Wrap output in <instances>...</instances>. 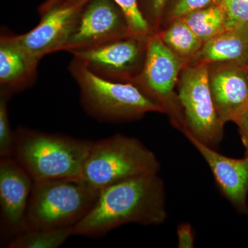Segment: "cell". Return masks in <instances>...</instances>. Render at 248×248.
Wrapping results in <instances>:
<instances>
[{"label":"cell","mask_w":248,"mask_h":248,"mask_svg":"<svg viewBox=\"0 0 248 248\" xmlns=\"http://www.w3.org/2000/svg\"><path fill=\"white\" fill-rule=\"evenodd\" d=\"M166 218L164 182L155 173L99 190L92 208L73 230L74 235L97 237L128 223L159 226Z\"/></svg>","instance_id":"1"},{"label":"cell","mask_w":248,"mask_h":248,"mask_svg":"<svg viewBox=\"0 0 248 248\" xmlns=\"http://www.w3.org/2000/svg\"><path fill=\"white\" fill-rule=\"evenodd\" d=\"M14 157L34 182L79 179L93 141L27 127L14 131Z\"/></svg>","instance_id":"2"},{"label":"cell","mask_w":248,"mask_h":248,"mask_svg":"<svg viewBox=\"0 0 248 248\" xmlns=\"http://www.w3.org/2000/svg\"><path fill=\"white\" fill-rule=\"evenodd\" d=\"M68 71L78 85L85 112L99 122L119 123L141 118L148 112H166L134 83L104 79L74 58Z\"/></svg>","instance_id":"3"},{"label":"cell","mask_w":248,"mask_h":248,"mask_svg":"<svg viewBox=\"0 0 248 248\" xmlns=\"http://www.w3.org/2000/svg\"><path fill=\"white\" fill-rule=\"evenodd\" d=\"M159 170V160L153 151L138 139L118 134L93 142L79 179L99 191Z\"/></svg>","instance_id":"4"},{"label":"cell","mask_w":248,"mask_h":248,"mask_svg":"<svg viewBox=\"0 0 248 248\" xmlns=\"http://www.w3.org/2000/svg\"><path fill=\"white\" fill-rule=\"evenodd\" d=\"M99 192L80 179L34 182L24 231L76 226L92 208Z\"/></svg>","instance_id":"5"},{"label":"cell","mask_w":248,"mask_h":248,"mask_svg":"<svg viewBox=\"0 0 248 248\" xmlns=\"http://www.w3.org/2000/svg\"><path fill=\"white\" fill-rule=\"evenodd\" d=\"M210 65L197 62L186 67L181 78L178 99L184 115L185 132L213 148L223 139L225 124L217 115L212 97Z\"/></svg>","instance_id":"6"},{"label":"cell","mask_w":248,"mask_h":248,"mask_svg":"<svg viewBox=\"0 0 248 248\" xmlns=\"http://www.w3.org/2000/svg\"><path fill=\"white\" fill-rule=\"evenodd\" d=\"M186 62L163 42L159 34L148 35L144 63L134 84L173 116L174 125L184 133L186 127L182 108L174 88Z\"/></svg>","instance_id":"7"},{"label":"cell","mask_w":248,"mask_h":248,"mask_svg":"<svg viewBox=\"0 0 248 248\" xmlns=\"http://www.w3.org/2000/svg\"><path fill=\"white\" fill-rule=\"evenodd\" d=\"M147 37L130 35L69 53L101 78L134 83L144 63Z\"/></svg>","instance_id":"8"},{"label":"cell","mask_w":248,"mask_h":248,"mask_svg":"<svg viewBox=\"0 0 248 248\" xmlns=\"http://www.w3.org/2000/svg\"><path fill=\"white\" fill-rule=\"evenodd\" d=\"M134 35L122 10L113 0H89L62 51L89 48Z\"/></svg>","instance_id":"9"},{"label":"cell","mask_w":248,"mask_h":248,"mask_svg":"<svg viewBox=\"0 0 248 248\" xmlns=\"http://www.w3.org/2000/svg\"><path fill=\"white\" fill-rule=\"evenodd\" d=\"M84 4L65 1L42 14L40 22L32 30L13 37L28 53L40 60L48 54L62 51Z\"/></svg>","instance_id":"10"},{"label":"cell","mask_w":248,"mask_h":248,"mask_svg":"<svg viewBox=\"0 0 248 248\" xmlns=\"http://www.w3.org/2000/svg\"><path fill=\"white\" fill-rule=\"evenodd\" d=\"M33 184L30 174L14 156L0 157L1 223L7 232L18 234L24 231Z\"/></svg>","instance_id":"11"},{"label":"cell","mask_w":248,"mask_h":248,"mask_svg":"<svg viewBox=\"0 0 248 248\" xmlns=\"http://www.w3.org/2000/svg\"><path fill=\"white\" fill-rule=\"evenodd\" d=\"M184 134L208 165L224 197L236 210L248 213V156L243 159L228 157L202 143L188 132Z\"/></svg>","instance_id":"12"},{"label":"cell","mask_w":248,"mask_h":248,"mask_svg":"<svg viewBox=\"0 0 248 248\" xmlns=\"http://www.w3.org/2000/svg\"><path fill=\"white\" fill-rule=\"evenodd\" d=\"M210 91L217 115L223 124L236 120L248 106L246 66L214 63L209 72Z\"/></svg>","instance_id":"13"},{"label":"cell","mask_w":248,"mask_h":248,"mask_svg":"<svg viewBox=\"0 0 248 248\" xmlns=\"http://www.w3.org/2000/svg\"><path fill=\"white\" fill-rule=\"evenodd\" d=\"M40 60L32 56L14 40L12 34L0 37V91L11 95L35 84Z\"/></svg>","instance_id":"14"},{"label":"cell","mask_w":248,"mask_h":248,"mask_svg":"<svg viewBox=\"0 0 248 248\" xmlns=\"http://www.w3.org/2000/svg\"><path fill=\"white\" fill-rule=\"evenodd\" d=\"M197 62L234 63L246 66L248 61V24L228 28L204 43Z\"/></svg>","instance_id":"15"},{"label":"cell","mask_w":248,"mask_h":248,"mask_svg":"<svg viewBox=\"0 0 248 248\" xmlns=\"http://www.w3.org/2000/svg\"><path fill=\"white\" fill-rule=\"evenodd\" d=\"M159 35L166 46L186 62L195 58L204 45L182 18L174 19L172 25Z\"/></svg>","instance_id":"16"},{"label":"cell","mask_w":248,"mask_h":248,"mask_svg":"<svg viewBox=\"0 0 248 248\" xmlns=\"http://www.w3.org/2000/svg\"><path fill=\"white\" fill-rule=\"evenodd\" d=\"M181 18L203 43L230 28L228 16L221 6L195 11Z\"/></svg>","instance_id":"17"},{"label":"cell","mask_w":248,"mask_h":248,"mask_svg":"<svg viewBox=\"0 0 248 248\" xmlns=\"http://www.w3.org/2000/svg\"><path fill=\"white\" fill-rule=\"evenodd\" d=\"M74 235L73 227L29 230L10 241L9 248H58Z\"/></svg>","instance_id":"18"},{"label":"cell","mask_w":248,"mask_h":248,"mask_svg":"<svg viewBox=\"0 0 248 248\" xmlns=\"http://www.w3.org/2000/svg\"><path fill=\"white\" fill-rule=\"evenodd\" d=\"M85 4L89 0H67L66 1ZM122 10L134 35L147 37L151 32L148 22L140 11L138 0H113Z\"/></svg>","instance_id":"19"},{"label":"cell","mask_w":248,"mask_h":248,"mask_svg":"<svg viewBox=\"0 0 248 248\" xmlns=\"http://www.w3.org/2000/svg\"><path fill=\"white\" fill-rule=\"evenodd\" d=\"M11 97L9 93L0 91V157L14 156L15 135L8 107Z\"/></svg>","instance_id":"20"},{"label":"cell","mask_w":248,"mask_h":248,"mask_svg":"<svg viewBox=\"0 0 248 248\" xmlns=\"http://www.w3.org/2000/svg\"><path fill=\"white\" fill-rule=\"evenodd\" d=\"M220 6L228 16L230 27L248 24V0H221Z\"/></svg>","instance_id":"21"},{"label":"cell","mask_w":248,"mask_h":248,"mask_svg":"<svg viewBox=\"0 0 248 248\" xmlns=\"http://www.w3.org/2000/svg\"><path fill=\"white\" fill-rule=\"evenodd\" d=\"M221 0H177L171 10V17L176 19L195 11L220 6Z\"/></svg>","instance_id":"22"},{"label":"cell","mask_w":248,"mask_h":248,"mask_svg":"<svg viewBox=\"0 0 248 248\" xmlns=\"http://www.w3.org/2000/svg\"><path fill=\"white\" fill-rule=\"evenodd\" d=\"M177 246L179 248H192L195 246V234L190 223H183L177 228Z\"/></svg>","instance_id":"23"},{"label":"cell","mask_w":248,"mask_h":248,"mask_svg":"<svg viewBox=\"0 0 248 248\" xmlns=\"http://www.w3.org/2000/svg\"><path fill=\"white\" fill-rule=\"evenodd\" d=\"M234 123L239 127L240 136L245 148V156H248V106L238 116Z\"/></svg>","instance_id":"24"},{"label":"cell","mask_w":248,"mask_h":248,"mask_svg":"<svg viewBox=\"0 0 248 248\" xmlns=\"http://www.w3.org/2000/svg\"><path fill=\"white\" fill-rule=\"evenodd\" d=\"M167 0H149L150 12L154 17V19H158L164 9Z\"/></svg>","instance_id":"25"},{"label":"cell","mask_w":248,"mask_h":248,"mask_svg":"<svg viewBox=\"0 0 248 248\" xmlns=\"http://www.w3.org/2000/svg\"><path fill=\"white\" fill-rule=\"evenodd\" d=\"M67 0H45L42 4L39 6L38 13L40 16L42 14H45L46 12L48 11L49 10L53 9L55 6H58L59 5L65 2Z\"/></svg>","instance_id":"26"},{"label":"cell","mask_w":248,"mask_h":248,"mask_svg":"<svg viewBox=\"0 0 248 248\" xmlns=\"http://www.w3.org/2000/svg\"><path fill=\"white\" fill-rule=\"evenodd\" d=\"M246 69H247V73H248V61L247 63V65H246Z\"/></svg>","instance_id":"27"}]
</instances>
